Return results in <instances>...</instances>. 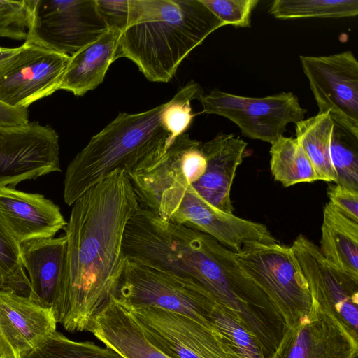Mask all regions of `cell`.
I'll use <instances>...</instances> for the list:
<instances>
[{
	"instance_id": "obj_27",
	"label": "cell",
	"mask_w": 358,
	"mask_h": 358,
	"mask_svg": "<svg viewBox=\"0 0 358 358\" xmlns=\"http://www.w3.org/2000/svg\"><path fill=\"white\" fill-rule=\"evenodd\" d=\"M0 269L6 290L29 297L30 283L23 267L20 245L0 217Z\"/></svg>"
},
{
	"instance_id": "obj_20",
	"label": "cell",
	"mask_w": 358,
	"mask_h": 358,
	"mask_svg": "<svg viewBox=\"0 0 358 358\" xmlns=\"http://www.w3.org/2000/svg\"><path fill=\"white\" fill-rule=\"evenodd\" d=\"M320 247L332 265L358 280V222L340 212L331 203L324 207Z\"/></svg>"
},
{
	"instance_id": "obj_31",
	"label": "cell",
	"mask_w": 358,
	"mask_h": 358,
	"mask_svg": "<svg viewBox=\"0 0 358 358\" xmlns=\"http://www.w3.org/2000/svg\"><path fill=\"white\" fill-rule=\"evenodd\" d=\"M327 195L340 212L358 222V191L334 184L329 186Z\"/></svg>"
},
{
	"instance_id": "obj_18",
	"label": "cell",
	"mask_w": 358,
	"mask_h": 358,
	"mask_svg": "<svg viewBox=\"0 0 358 358\" xmlns=\"http://www.w3.org/2000/svg\"><path fill=\"white\" fill-rule=\"evenodd\" d=\"M87 331L124 358H171L145 336L131 312L112 298Z\"/></svg>"
},
{
	"instance_id": "obj_22",
	"label": "cell",
	"mask_w": 358,
	"mask_h": 358,
	"mask_svg": "<svg viewBox=\"0 0 358 358\" xmlns=\"http://www.w3.org/2000/svg\"><path fill=\"white\" fill-rule=\"evenodd\" d=\"M270 166L275 181L284 187L319 180L310 161L296 138L280 137L270 148Z\"/></svg>"
},
{
	"instance_id": "obj_3",
	"label": "cell",
	"mask_w": 358,
	"mask_h": 358,
	"mask_svg": "<svg viewBox=\"0 0 358 358\" xmlns=\"http://www.w3.org/2000/svg\"><path fill=\"white\" fill-rule=\"evenodd\" d=\"M178 136L169 102L139 113H119L68 165L65 203L72 206L117 170L131 173L147 159L164 152Z\"/></svg>"
},
{
	"instance_id": "obj_16",
	"label": "cell",
	"mask_w": 358,
	"mask_h": 358,
	"mask_svg": "<svg viewBox=\"0 0 358 358\" xmlns=\"http://www.w3.org/2000/svg\"><path fill=\"white\" fill-rule=\"evenodd\" d=\"M0 217L19 245L54 237L67 224L60 208L52 201L41 194L10 187L0 188Z\"/></svg>"
},
{
	"instance_id": "obj_26",
	"label": "cell",
	"mask_w": 358,
	"mask_h": 358,
	"mask_svg": "<svg viewBox=\"0 0 358 358\" xmlns=\"http://www.w3.org/2000/svg\"><path fill=\"white\" fill-rule=\"evenodd\" d=\"M22 358H124L113 349L72 341L55 331Z\"/></svg>"
},
{
	"instance_id": "obj_11",
	"label": "cell",
	"mask_w": 358,
	"mask_h": 358,
	"mask_svg": "<svg viewBox=\"0 0 358 358\" xmlns=\"http://www.w3.org/2000/svg\"><path fill=\"white\" fill-rule=\"evenodd\" d=\"M290 248L312 298L358 340V280L329 263L303 235L297 236Z\"/></svg>"
},
{
	"instance_id": "obj_6",
	"label": "cell",
	"mask_w": 358,
	"mask_h": 358,
	"mask_svg": "<svg viewBox=\"0 0 358 358\" xmlns=\"http://www.w3.org/2000/svg\"><path fill=\"white\" fill-rule=\"evenodd\" d=\"M24 42L72 56L108 31L95 0H31Z\"/></svg>"
},
{
	"instance_id": "obj_24",
	"label": "cell",
	"mask_w": 358,
	"mask_h": 358,
	"mask_svg": "<svg viewBox=\"0 0 358 358\" xmlns=\"http://www.w3.org/2000/svg\"><path fill=\"white\" fill-rule=\"evenodd\" d=\"M209 320L235 358H266L257 338L229 309L216 302Z\"/></svg>"
},
{
	"instance_id": "obj_9",
	"label": "cell",
	"mask_w": 358,
	"mask_h": 358,
	"mask_svg": "<svg viewBox=\"0 0 358 358\" xmlns=\"http://www.w3.org/2000/svg\"><path fill=\"white\" fill-rule=\"evenodd\" d=\"M128 310L147 339L171 358H235L213 327L157 307Z\"/></svg>"
},
{
	"instance_id": "obj_32",
	"label": "cell",
	"mask_w": 358,
	"mask_h": 358,
	"mask_svg": "<svg viewBox=\"0 0 358 358\" xmlns=\"http://www.w3.org/2000/svg\"><path fill=\"white\" fill-rule=\"evenodd\" d=\"M29 122L28 108H14L0 101V126H18Z\"/></svg>"
},
{
	"instance_id": "obj_28",
	"label": "cell",
	"mask_w": 358,
	"mask_h": 358,
	"mask_svg": "<svg viewBox=\"0 0 358 358\" xmlns=\"http://www.w3.org/2000/svg\"><path fill=\"white\" fill-rule=\"evenodd\" d=\"M31 22V0H0V38L25 41Z\"/></svg>"
},
{
	"instance_id": "obj_33",
	"label": "cell",
	"mask_w": 358,
	"mask_h": 358,
	"mask_svg": "<svg viewBox=\"0 0 358 358\" xmlns=\"http://www.w3.org/2000/svg\"><path fill=\"white\" fill-rule=\"evenodd\" d=\"M23 45L16 48H5L0 46V74L11 64L21 52Z\"/></svg>"
},
{
	"instance_id": "obj_17",
	"label": "cell",
	"mask_w": 358,
	"mask_h": 358,
	"mask_svg": "<svg viewBox=\"0 0 358 358\" xmlns=\"http://www.w3.org/2000/svg\"><path fill=\"white\" fill-rule=\"evenodd\" d=\"M246 148L247 143L238 136L222 132L202 143L206 169L203 176L190 185L215 208L233 214L231 189L236 170L245 155Z\"/></svg>"
},
{
	"instance_id": "obj_8",
	"label": "cell",
	"mask_w": 358,
	"mask_h": 358,
	"mask_svg": "<svg viewBox=\"0 0 358 358\" xmlns=\"http://www.w3.org/2000/svg\"><path fill=\"white\" fill-rule=\"evenodd\" d=\"M319 113L358 136V62L345 50L326 56H300Z\"/></svg>"
},
{
	"instance_id": "obj_13",
	"label": "cell",
	"mask_w": 358,
	"mask_h": 358,
	"mask_svg": "<svg viewBox=\"0 0 358 358\" xmlns=\"http://www.w3.org/2000/svg\"><path fill=\"white\" fill-rule=\"evenodd\" d=\"M312 300L309 312L296 326L285 329L269 358H358V340Z\"/></svg>"
},
{
	"instance_id": "obj_29",
	"label": "cell",
	"mask_w": 358,
	"mask_h": 358,
	"mask_svg": "<svg viewBox=\"0 0 358 358\" xmlns=\"http://www.w3.org/2000/svg\"><path fill=\"white\" fill-rule=\"evenodd\" d=\"M224 26L249 28L258 0H201Z\"/></svg>"
},
{
	"instance_id": "obj_10",
	"label": "cell",
	"mask_w": 358,
	"mask_h": 358,
	"mask_svg": "<svg viewBox=\"0 0 358 358\" xmlns=\"http://www.w3.org/2000/svg\"><path fill=\"white\" fill-rule=\"evenodd\" d=\"M59 136L50 125L0 126V188L61 171Z\"/></svg>"
},
{
	"instance_id": "obj_21",
	"label": "cell",
	"mask_w": 358,
	"mask_h": 358,
	"mask_svg": "<svg viewBox=\"0 0 358 358\" xmlns=\"http://www.w3.org/2000/svg\"><path fill=\"white\" fill-rule=\"evenodd\" d=\"M333 120L329 113H317L296 123V138L310 161L319 180L336 181L330 157Z\"/></svg>"
},
{
	"instance_id": "obj_14",
	"label": "cell",
	"mask_w": 358,
	"mask_h": 358,
	"mask_svg": "<svg viewBox=\"0 0 358 358\" xmlns=\"http://www.w3.org/2000/svg\"><path fill=\"white\" fill-rule=\"evenodd\" d=\"M55 314L29 297L0 290V347L6 358H22L56 331Z\"/></svg>"
},
{
	"instance_id": "obj_35",
	"label": "cell",
	"mask_w": 358,
	"mask_h": 358,
	"mask_svg": "<svg viewBox=\"0 0 358 358\" xmlns=\"http://www.w3.org/2000/svg\"><path fill=\"white\" fill-rule=\"evenodd\" d=\"M0 358H6L4 352L0 347Z\"/></svg>"
},
{
	"instance_id": "obj_12",
	"label": "cell",
	"mask_w": 358,
	"mask_h": 358,
	"mask_svg": "<svg viewBox=\"0 0 358 358\" xmlns=\"http://www.w3.org/2000/svg\"><path fill=\"white\" fill-rule=\"evenodd\" d=\"M21 52L0 74V101L29 108L59 90L70 56L24 42Z\"/></svg>"
},
{
	"instance_id": "obj_15",
	"label": "cell",
	"mask_w": 358,
	"mask_h": 358,
	"mask_svg": "<svg viewBox=\"0 0 358 358\" xmlns=\"http://www.w3.org/2000/svg\"><path fill=\"white\" fill-rule=\"evenodd\" d=\"M66 248L65 234L20 244L22 263L30 283L29 299L51 310L55 317L65 273Z\"/></svg>"
},
{
	"instance_id": "obj_19",
	"label": "cell",
	"mask_w": 358,
	"mask_h": 358,
	"mask_svg": "<svg viewBox=\"0 0 358 358\" xmlns=\"http://www.w3.org/2000/svg\"><path fill=\"white\" fill-rule=\"evenodd\" d=\"M121 33L108 29L97 40L70 56L59 90L79 96L97 87L103 81L110 64L117 59Z\"/></svg>"
},
{
	"instance_id": "obj_34",
	"label": "cell",
	"mask_w": 358,
	"mask_h": 358,
	"mask_svg": "<svg viewBox=\"0 0 358 358\" xmlns=\"http://www.w3.org/2000/svg\"><path fill=\"white\" fill-rule=\"evenodd\" d=\"M0 290L7 291L6 290V285H5V282H4V280H3V274H2V272L1 271V269H0Z\"/></svg>"
},
{
	"instance_id": "obj_5",
	"label": "cell",
	"mask_w": 358,
	"mask_h": 358,
	"mask_svg": "<svg viewBox=\"0 0 358 358\" xmlns=\"http://www.w3.org/2000/svg\"><path fill=\"white\" fill-rule=\"evenodd\" d=\"M241 270L268 296L285 329L296 326L309 312L312 296L290 247L253 245L234 252Z\"/></svg>"
},
{
	"instance_id": "obj_30",
	"label": "cell",
	"mask_w": 358,
	"mask_h": 358,
	"mask_svg": "<svg viewBox=\"0 0 358 358\" xmlns=\"http://www.w3.org/2000/svg\"><path fill=\"white\" fill-rule=\"evenodd\" d=\"M97 10L107 25L122 32L129 17V0H95Z\"/></svg>"
},
{
	"instance_id": "obj_23",
	"label": "cell",
	"mask_w": 358,
	"mask_h": 358,
	"mask_svg": "<svg viewBox=\"0 0 358 358\" xmlns=\"http://www.w3.org/2000/svg\"><path fill=\"white\" fill-rule=\"evenodd\" d=\"M269 13L280 20L355 17L358 14V1L275 0Z\"/></svg>"
},
{
	"instance_id": "obj_25",
	"label": "cell",
	"mask_w": 358,
	"mask_h": 358,
	"mask_svg": "<svg viewBox=\"0 0 358 358\" xmlns=\"http://www.w3.org/2000/svg\"><path fill=\"white\" fill-rule=\"evenodd\" d=\"M330 157L335 184L358 191V136L333 121Z\"/></svg>"
},
{
	"instance_id": "obj_7",
	"label": "cell",
	"mask_w": 358,
	"mask_h": 358,
	"mask_svg": "<svg viewBox=\"0 0 358 358\" xmlns=\"http://www.w3.org/2000/svg\"><path fill=\"white\" fill-rule=\"evenodd\" d=\"M199 100L203 113L222 116L236 124L243 136L271 145L283 136L289 124L303 120L307 112L292 92L251 98L215 89Z\"/></svg>"
},
{
	"instance_id": "obj_4",
	"label": "cell",
	"mask_w": 358,
	"mask_h": 358,
	"mask_svg": "<svg viewBox=\"0 0 358 358\" xmlns=\"http://www.w3.org/2000/svg\"><path fill=\"white\" fill-rule=\"evenodd\" d=\"M113 298L127 309L157 307L210 327L209 315L217 302L191 280L126 258Z\"/></svg>"
},
{
	"instance_id": "obj_1",
	"label": "cell",
	"mask_w": 358,
	"mask_h": 358,
	"mask_svg": "<svg viewBox=\"0 0 358 358\" xmlns=\"http://www.w3.org/2000/svg\"><path fill=\"white\" fill-rule=\"evenodd\" d=\"M138 207L124 170L115 171L73 203L64 229L66 268L56 315L66 331H87L114 297L125 262V227Z\"/></svg>"
},
{
	"instance_id": "obj_2",
	"label": "cell",
	"mask_w": 358,
	"mask_h": 358,
	"mask_svg": "<svg viewBox=\"0 0 358 358\" xmlns=\"http://www.w3.org/2000/svg\"><path fill=\"white\" fill-rule=\"evenodd\" d=\"M222 27L201 0H129L117 59L131 60L149 81L167 83L183 59Z\"/></svg>"
}]
</instances>
